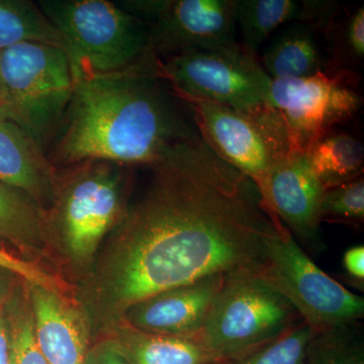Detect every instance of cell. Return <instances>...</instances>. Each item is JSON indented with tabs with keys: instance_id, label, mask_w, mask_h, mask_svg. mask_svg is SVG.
I'll return each instance as SVG.
<instances>
[{
	"instance_id": "cell-31",
	"label": "cell",
	"mask_w": 364,
	"mask_h": 364,
	"mask_svg": "<svg viewBox=\"0 0 364 364\" xmlns=\"http://www.w3.org/2000/svg\"><path fill=\"white\" fill-rule=\"evenodd\" d=\"M13 273L7 272L4 268L0 267V309L4 306L7 299L11 296V280Z\"/></svg>"
},
{
	"instance_id": "cell-15",
	"label": "cell",
	"mask_w": 364,
	"mask_h": 364,
	"mask_svg": "<svg viewBox=\"0 0 364 364\" xmlns=\"http://www.w3.org/2000/svg\"><path fill=\"white\" fill-rule=\"evenodd\" d=\"M58 171L45 151L13 119L0 112V181L30 196L47 214Z\"/></svg>"
},
{
	"instance_id": "cell-10",
	"label": "cell",
	"mask_w": 364,
	"mask_h": 364,
	"mask_svg": "<svg viewBox=\"0 0 364 364\" xmlns=\"http://www.w3.org/2000/svg\"><path fill=\"white\" fill-rule=\"evenodd\" d=\"M124 11L149 26L155 57L191 50H228L237 42L235 0H127Z\"/></svg>"
},
{
	"instance_id": "cell-3",
	"label": "cell",
	"mask_w": 364,
	"mask_h": 364,
	"mask_svg": "<svg viewBox=\"0 0 364 364\" xmlns=\"http://www.w3.org/2000/svg\"><path fill=\"white\" fill-rule=\"evenodd\" d=\"M58 31L75 80L156 61L149 26L107 0H40Z\"/></svg>"
},
{
	"instance_id": "cell-17",
	"label": "cell",
	"mask_w": 364,
	"mask_h": 364,
	"mask_svg": "<svg viewBox=\"0 0 364 364\" xmlns=\"http://www.w3.org/2000/svg\"><path fill=\"white\" fill-rule=\"evenodd\" d=\"M312 23H289L275 32L263 53L264 70L272 80L311 77L325 72L327 59Z\"/></svg>"
},
{
	"instance_id": "cell-20",
	"label": "cell",
	"mask_w": 364,
	"mask_h": 364,
	"mask_svg": "<svg viewBox=\"0 0 364 364\" xmlns=\"http://www.w3.org/2000/svg\"><path fill=\"white\" fill-rule=\"evenodd\" d=\"M309 161L326 188L363 176V142L348 134H326L308 151Z\"/></svg>"
},
{
	"instance_id": "cell-19",
	"label": "cell",
	"mask_w": 364,
	"mask_h": 364,
	"mask_svg": "<svg viewBox=\"0 0 364 364\" xmlns=\"http://www.w3.org/2000/svg\"><path fill=\"white\" fill-rule=\"evenodd\" d=\"M116 341L129 364H215L196 339L138 331L117 325Z\"/></svg>"
},
{
	"instance_id": "cell-13",
	"label": "cell",
	"mask_w": 364,
	"mask_h": 364,
	"mask_svg": "<svg viewBox=\"0 0 364 364\" xmlns=\"http://www.w3.org/2000/svg\"><path fill=\"white\" fill-rule=\"evenodd\" d=\"M226 277L212 275L148 296L124 312L121 324L150 334L196 339Z\"/></svg>"
},
{
	"instance_id": "cell-1",
	"label": "cell",
	"mask_w": 364,
	"mask_h": 364,
	"mask_svg": "<svg viewBox=\"0 0 364 364\" xmlns=\"http://www.w3.org/2000/svg\"><path fill=\"white\" fill-rule=\"evenodd\" d=\"M87 270L81 306L93 329H114L142 299L212 277L261 272L268 242L284 226L257 186L198 134L150 165Z\"/></svg>"
},
{
	"instance_id": "cell-25",
	"label": "cell",
	"mask_w": 364,
	"mask_h": 364,
	"mask_svg": "<svg viewBox=\"0 0 364 364\" xmlns=\"http://www.w3.org/2000/svg\"><path fill=\"white\" fill-rule=\"evenodd\" d=\"M321 221L359 226L364 221V181L326 188L320 208Z\"/></svg>"
},
{
	"instance_id": "cell-6",
	"label": "cell",
	"mask_w": 364,
	"mask_h": 364,
	"mask_svg": "<svg viewBox=\"0 0 364 364\" xmlns=\"http://www.w3.org/2000/svg\"><path fill=\"white\" fill-rule=\"evenodd\" d=\"M0 76L6 95L4 116L45 151L56 135L75 86L66 52L39 43L6 48L0 51Z\"/></svg>"
},
{
	"instance_id": "cell-26",
	"label": "cell",
	"mask_w": 364,
	"mask_h": 364,
	"mask_svg": "<svg viewBox=\"0 0 364 364\" xmlns=\"http://www.w3.org/2000/svg\"><path fill=\"white\" fill-rule=\"evenodd\" d=\"M0 267L25 280L26 284H36L55 291H63L56 277L49 274L32 261L16 257L2 248H0Z\"/></svg>"
},
{
	"instance_id": "cell-24",
	"label": "cell",
	"mask_w": 364,
	"mask_h": 364,
	"mask_svg": "<svg viewBox=\"0 0 364 364\" xmlns=\"http://www.w3.org/2000/svg\"><path fill=\"white\" fill-rule=\"evenodd\" d=\"M314 335L303 320L269 343L243 358L215 364H303L306 347Z\"/></svg>"
},
{
	"instance_id": "cell-7",
	"label": "cell",
	"mask_w": 364,
	"mask_h": 364,
	"mask_svg": "<svg viewBox=\"0 0 364 364\" xmlns=\"http://www.w3.org/2000/svg\"><path fill=\"white\" fill-rule=\"evenodd\" d=\"M177 97L191 107L203 142L262 193L270 170L291 152L279 114L267 105L257 111L242 112L198 98Z\"/></svg>"
},
{
	"instance_id": "cell-9",
	"label": "cell",
	"mask_w": 364,
	"mask_h": 364,
	"mask_svg": "<svg viewBox=\"0 0 364 364\" xmlns=\"http://www.w3.org/2000/svg\"><path fill=\"white\" fill-rule=\"evenodd\" d=\"M158 75L176 95L198 98L242 112L265 107L272 78L242 46L191 50L156 60Z\"/></svg>"
},
{
	"instance_id": "cell-28",
	"label": "cell",
	"mask_w": 364,
	"mask_h": 364,
	"mask_svg": "<svg viewBox=\"0 0 364 364\" xmlns=\"http://www.w3.org/2000/svg\"><path fill=\"white\" fill-rule=\"evenodd\" d=\"M83 364H129L114 340H105L90 349Z\"/></svg>"
},
{
	"instance_id": "cell-21",
	"label": "cell",
	"mask_w": 364,
	"mask_h": 364,
	"mask_svg": "<svg viewBox=\"0 0 364 364\" xmlns=\"http://www.w3.org/2000/svg\"><path fill=\"white\" fill-rule=\"evenodd\" d=\"M25 43L62 46L58 31L28 0H0V51Z\"/></svg>"
},
{
	"instance_id": "cell-12",
	"label": "cell",
	"mask_w": 364,
	"mask_h": 364,
	"mask_svg": "<svg viewBox=\"0 0 364 364\" xmlns=\"http://www.w3.org/2000/svg\"><path fill=\"white\" fill-rule=\"evenodd\" d=\"M325 191L308 153L291 152L270 170L261 196L299 246L312 253L322 248L320 208Z\"/></svg>"
},
{
	"instance_id": "cell-32",
	"label": "cell",
	"mask_w": 364,
	"mask_h": 364,
	"mask_svg": "<svg viewBox=\"0 0 364 364\" xmlns=\"http://www.w3.org/2000/svg\"><path fill=\"white\" fill-rule=\"evenodd\" d=\"M6 107V95L4 90V85H2L1 76H0V112L4 114Z\"/></svg>"
},
{
	"instance_id": "cell-18",
	"label": "cell",
	"mask_w": 364,
	"mask_h": 364,
	"mask_svg": "<svg viewBox=\"0 0 364 364\" xmlns=\"http://www.w3.org/2000/svg\"><path fill=\"white\" fill-rule=\"evenodd\" d=\"M47 214L30 196L0 181V241L26 255L42 254L49 242Z\"/></svg>"
},
{
	"instance_id": "cell-11",
	"label": "cell",
	"mask_w": 364,
	"mask_h": 364,
	"mask_svg": "<svg viewBox=\"0 0 364 364\" xmlns=\"http://www.w3.org/2000/svg\"><path fill=\"white\" fill-rule=\"evenodd\" d=\"M360 105L358 92L326 72L272 80L267 102L284 122L291 152L306 153L334 124L353 117Z\"/></svg>"
},
{
	"instance_id": "cell-30",
	"label": "cell",
	"mask_w": 364,
	"mask_h": 364,
	"mask_svg": "<svg viewBox=\"0 0 364 364\" xmlns=\"http://www.w3.org/2000/svg\"><path fill=\"white\" fill-rule=\"evenodd\" d=\"M11 330L4 305L0 309V364H11Z\"/></svg>"
},
{
	"instance_id": "cell-16",
	"label": "cell",
	"mask_w": 364,
	"mask_h": 364,
	"mask_svg": "<svg viewBox=\"0 0 364 364\" xmlns=\"http://www.w3.org/2000/svg\"><path fill=\"white\" fill-rule=\"evenodd\" d=\"M334 4L315 0H235L237 32L242 48L256 56L261 46L273 33L289 23L328 25Z\"/></svg>"
},
{
	"instance_id": "cell-22",
	"label": "cell",
	"mask_w": 364,
	"mask_h": 364,
	"mask_svg": "<svg viewBox=\"0 0 364 364\" xmlns=\"http://www.w3.org/2000/svg\"><path fill=\"white\" fill-rule=\"evenodd\" d=\"M303 364H364L363 327L358 322L314 333Z\"/></svg>"
},
{
	"instance_id": "cell-2",
	"label": "cell",
	"mask_w": 364,
	"mask_h": 364,
	"mask_svg": "<svg viewBox=\"0 0 364 364\" xmlns=\"http://www.w3.org/2000/svg\"><path fill=\"white\" fill-rule=\"evenodd\" d=\"M157 74L156 61L119 73L75 80L50 161L68 167L90 160L152 165L198 132L181 98Z\"/></svg>"
},
{
	"instance_id": "cell-29",
	"label": "cell",
	"mask_w": 364,
	"mask_h": 364,
	"mask_svg": "<svg viewBox=\"0 0 364 364\" xmlns=\"http://www.w3.org/2000/svg\"><path fill=\"white\" fill-rule=\"evenodd\" d=\"M345 272L348 273L352 282L363 291L364 282V247L363 245L353 246L346 251L343 257Z\"/></svg>"
},
{
	"instance_id": "cell-4",
	"label": "cell",
	"mask_w": 364,
	"mask_h": 364,
	"mask_svg": "<svg viewBox=\"0 0 364 364\" xmlns=\"http://www.w3.org/2000/svg\"><path fill=\"white\" fill-rule=\"evenodd\" d=\"M129 167L90 160L67 167L63 176L58 172L48 231L74 267L90 269L126 210Z\"/></svg>"
},
{
	"instance_id": "cell-27",
	"label": "cell",
	"mask_w": 364,
	"mask_h": 364,
	"mask_svg": "<svg viewBox=\"0 0 364 364\" xmlns=\"http://www.w3.org/2000/svg\"><path fill=\"white\" fill-rule=\"evenodd\" d=\"M344 47L351 58L363 60L364 56V9L359 7L352 13L344 28Z\"/></svg>"
},
{
	"instance_id": "cell-23",
	"label": "cell",
	"mask_w": 364,
	"mask_h": 364,
	"mask_svg": "<svg viewBox=\"0 0 364 364\" xmlns=\"http://www.w3.org/2000/svg\"><path fill=\"white\" fill-rule=\"evenodd\" d=\"M4 311L11 330V364H49L36 341L28 299L18 293L11 294Z\"/></svg>"
},
{
	"instance_id": "cell-8",
	"label": "cell",
	"mask_w": 364,
	"mask_h": 364,
	"mask_svg": "<svg viewBox=\"0 0 364 364\" xmlns=\"http://www.w3.org/2000/svg\"><path fill=\"white\" fill-rule=\"evenodd\" d=\"M261 274L291 303L314 333L354 324L363 318V296L323 272L284 225L268 242Z\"/></svg>"
},
{
	"instance_id": "cell-14",
	"label": "cell",
	"mask_w": 364,
	"mask_h": 364,
	"mask_svg": "<svg viewBox=\"0 0 364 364\" xmlns=\"http://www.w3.org/2000/svg\"><path fill=\"white\" fill-rule=\"evenodd\" d=\"M33 332L49 364H83L90 350L92 325L82 306L62 291L26 284Z\"/></svg>"
},
{
	"instance_id": "cell-5",
	"label": "cell",
	"mask_w": 364,
	"mask_h": 364,
	"mask_svg": "<svg viewBox=\"0 0 364 364\" xmlns=\"http://www.w3.org/2000/svg\"><path fill=\"white\" fill-rule=\"evenodd\" d=\"M299 321L261 272L240 273L225 279L196 340L215 363H226L279 338Z\"/></svg>"
}]
</instances>
